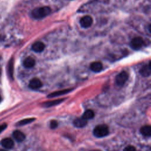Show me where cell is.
<instances>
[{
	"mask_svg": "<svg viewBox=\"0 0 151 151\" xmlns=\"http://www.w3.org/2000/svg\"><path fill=\"white\" fill-rule=\"evenodd\" d=\"M51 8L47 6L36 8L31 12V15L35 19H41L48 16L51 13Z\"/></svg>",
	"mask_w": 151,
	"mask_h": 151,
	"instance_id": "6da1fadb",
	"label": "cell"
},
{
	"mask_svg": "<svg viewBox=\"0 0 151 151\" xmlns=\"http://www.w3.org/2000/svg\"><path fill=\"white\" fill-rule=\"evenodd\" d=\"M109 133V128L105 124L97 126L93 130V134L97 137H103L107 136Z\"/></svg>",
	"mask_w": 151,
	"mask_h": 151,
	"instance_id": "7a4b0ae2",
	"label": "cell"
},
{
	"mask_svg": "<svg viewBox=\"0 0 151 151\" xmlns=\"http://www.w3.org/2000/svg\"><path fill=\"white\" fill-rule=\"evenodd\" d=\"M145 44V42L142 37H137L133 38L131 40L130 45L133 49L135 50H138L140 49L142 47H143Z\"/></svg>",
	"mask_w": 151,
	"mask_h": 151,
	"instance_id": "3957f363",
	"label": "cell"
},
{
	"mask_svg": "<svg viewBox=\"0 0 151 151\" xmlns=\"http://www.w3.org/2000/svg\"><path fill=\"white\" fill-rule=\"evenodd\" d=\"M128 79V74L127 73L123 71L120 73L116 77V82L117 85L122 86H123L125 82Z\"/></svg>",
	"mask_w": 151,
	"mask_h": 151,
	"instance_id": "277c9868",
	"label": "cell"
},
{
	"mask_svg": "<svg viewBox=\"0 0 151 151\" xmlns=\"http://www.w3.org/2000/svg\"><path fill=\"white\" fill-rule=\"evenodd\" d=\"M93 22V20L91 17L89 15H86L80 19V24L82 27L87 28L91 26Z\"/></svg>",
	"mask_w": 151,
	"mask_h": 151,
	"instance_id": "5b68a950",
	"label": "cell"
},
{
	"mask_svg": "<svg viewBox=\"0 0 151 151\" xmlns=\"http://www.w3.org/2000/svg\"><path fill=\"white\" fill-rule=\"evenodd\" d=\"M1 145L5 149H12L14 146V141L11 138H4L1 141Z\"/></svg>",
	"mask_w": 151,
	"mask_h": 151,
	"instance_id": "8992f818",
	"label": "cell"
},
{
	"mask_svg": "<svg viewBox=\"0 0 151 151\" xmlns=\"http://www.w3.org/2000/svg\"><path fill=\"white\" fill-rule=\"evenodd\" d=\"M42 82L37 78H32L29 83V87L32 89H38L42 86Z\"/></svg>",
	"mask_w": 151,
	"mask_h": 151,
	"instance_id": "52a82bcc",
	"label": "cell"
},
{
	"mask_svg": "<svg viewBox=\"0 0 151 151\" xmlns=\"http://www.w3.org/2000/svg\"><path fill=\"white\" fill-rule=\"evenodd\" d=\"M45 48V44L41 41L35 42L32 45V50L36 52H42Z\"/></svg>",
	"mask_w": 151,
	"mask_h": 151,
	"instance_id": "ba28073f",
	"label": "cell"
},
{
	"mask_svg": "<svg viewBox=\"0 0 151 151\" xmlns=\"http://www.w3.org/2000/svg\"><path fill=\"white\" fill-rule=\"evenodd\" d=\"M140 73L143 77H148L150 75V62L143 65L140 70Z\"/></svg>",
	"mask_w": 151,
	"mask_h": 151,
	"instance_id": "9c48e42d",
	"label": "cell"
},
{
	"mask_svg": "<svg viewBox=\"0 0 151 151\" xmlns=\"http://www.w3.org/2000/svg\"><path fill=\"white\" fill-rule=\"evenodd\" d=\"M35 64V60L31 57H28L25 59L23 63V65L25 68H30L33 67Z\"/></svg>",
	"mask_w": 151,
	"mask_h": 151,
	"instance_id": "30bf717a",
	"label": "cell"
},
{
	"mask_svg": "<svg viewBox=\"0 0 151 151\" xmlns=\"http://www.w3.org/2000/svg\"><path fill=\"white\" fill-rule=\"evenodd\" d=\"M90 68L93 71L98 73V72H100L103 69V65L99 61H95L91 64Z\"/></svg>",
	"mask_w": 151,
	"mask_h": 151,
	"instance_id": "8fae6325",
	"label": "cell"
},
{
	"mask_svg": "<svg viewBox=\"0 0 151 151\" xmlns=\"http://www.w3.org/2000/svg\"><path fill=\"white\" fill-rule=\"evenodd\" d=\"M12 135H13V137H14V139L19 142H22L25 138V134L22 132H21L19 130L14 131L13 132Z\"/></svg>",
	"mask_w": 151,
	"mask_h": 151,
	"instance_id": "7c38bea8",
	"label": "cell"
},
{
	"mask_svg": "<svg viewBox=\"0 0 151 151\" xmlns=\"http://www.w3.org/2000/svg\"><path fill=\"white\" fill-rule=\"evenodd\" d=\"M87 123V120L86 119H83V117L77 118L73 122V124H74V126L78 127V128L83 127L85 126L86 125Z\"/></svg>",
	"mask_w": 151,
	"mask_h": 151,
	"instance_id": "4fadbf2b",
	"label": "cell"
},
{
	"mask_svg": "<svg viewBox=\"0 0 151 151\" xmlns=\"http://www.w3.org/2000/svg\"><path fill=\"white\" fill-rule=\"evenodd\" d=\"M64 100H65V99H57V100H52V101H45L42 104V106H43V107H47L54 106L55 105L61 103Z\"/></svg>",
	"mask_w": 151,
	"mask_h": 151,
	"instance_id": "5bb4252c",
	"label": "cell"
},
{
	"mask_svg": "<svg viewBox=\"0 0 151 151\" xmlns=\"http://www.w3.org/2000/svg\"><path fill=\"white\" fill-rule=\"evenodd\" d=\"M71 91V89H65V90H62L57 91H54L50 94L48 95V97H54L57 96H60L61 95H64L66 93H68Z\"/></svg>",
	"mask_w": 151,
	"mask_h": 151,
	"instance_id": "9a60e30c",
	"label": "cell"
},
{
	"mask_svg": "<svg viewBox=\"0 0 151 151\" xmlns=\"http://www.w3.org/2000/svg\"><path fill=\"white\" fill-rule=\"evenodd\" d=\"M140 132L145 136H150L151 135V127L149 125H146L140 128Z\"/></svg>",
	"mask_w": 151,
	"mask_h": 151,
	"instance_id": "2e32d148",
	"label": "cell"
},
{
	"mask_svg": "<svg viewBox=\"0 0 151 151\" xmlns=\"http://www.w3.org/2000/svg\"><path fill=\"white\" fill-rule=\"evenodd\" d=\"M94 113L93 110H87L83 113V114L82 116V117L83 119H86V120H90V119H93L94 117Z\"/></svg>",
	"mask_w": 151,
	"mask_h": 151,
	"instance_id": "e0dca14e",
	"label": "cell"
},
{
	"mask_svg": "<svg viewBox=\"0 0 151 151\" xmlns=\"http://www.w3.org/2000/svg\"><path fill=\"white\" fill-rule=\"evenodd\" d=\"M8 75L9 76V77L11 78H13V73H14V61H13V59L12 58L9 63H8Z\"/></svg>",
	"mask_w": 151,
	"mask_h": 151,
	"instance_id": "ac0fdd59",
	"label": "cell"
},
{
	"mask_svg": "<svg viewBox=\"0 0 151 151\" xmlns=\"http://www.w3.org/2000/svg\"><path fill=\"white\" fill-rule=\"evenodd\" d=\"M35 120V119L34 118H29V119H25L24 120H22L21 121H19L18 123H17V125L18 126H22V125H25L26 124L32 122H33Z\"/></svg>",
	"mask_w": 151,
	"mask_h": 151,
	"instance_id": "d6986e66",
	"label": "cell"
},
{
	"mask_svg": "<svg viewBox=\"0 0 151 151\" xmlns=\"http://www.w3.org/2000/svg\"><path fill=\"white\" fill-rule=\"evenodd\" d=\"M57 126H58V123H57V121L54 120L51 121V122H50V127L51 129H55L57 127Z\"/></svg>",
	"mask_w": 151,
	"mask_h": 151,
	"instance_id": "ffe728a7",
	"label": "cell"
},
{
	"mask_svg": "<svg viewBox=\"0 0 151 151\" xmlns=\"http://www.w3.org/2000/svg\"><path fill=\"white\" fill-rule=\"evenodd\" d=\"M123 151H136V150L134 146H128L124 148Z\"/></svg>",
	"mask_w": 151,
	"mask_h": 151,
	"instance_id": "44dd1931",
	"label": "cell"
},
{
	"mask_svg": "<svg viewBox=\"0 0 151 151\" xmlns=\"http://www.w3.org/2000/svg\"><path fill=\"white\" fill-rule=\"evenodd\" d=\"M6 127H7V125L5 123L1 124L0 125V133H1L2 131H4L6 128Z\"/></svg>",
	"mask_w": 151,
	"mask_h": 151,
	"instance_id": "7402d4cb",
	"label": "cell"
},
{
	"mask_svg": "<svg viewBox=\"0 0 151 151\" xmlns=\"http://www.w3.org/2000/svg\"><path fill=\"white\" fill-rule=\"evenodd\" d=\"M90 151H100L99 150H90Z\"/></svg>",
	"mask_w": 151,
	"mask_h": 151,
	"instance_id": "603a6c76",
	"label": "cell"
},
{
	"mask_svg": "<svg viewBox=\"0 0 151 151\" xmlns=\"http://www.w3.org/2000/svg\"><path fill=\"white\" fill-rule=\"evenodd\" d=\"M0 151H6V150H5L4 149H0Z\"/></svg>",
	"mask_w": 151,
	"mask_h": 151,
	"instance_id": "cb8c5ba5",
	"label": "cell"
},
{
	"mask_svg": "<svg viewBox=\"0 0 151 151\" xmlns=\"http://www.w3.org/2000/svg\"><path fill=\"white\" fill-rule=\"evenodd\" d=\"M1 95H0V102H1Z\"/></svg>",
	"mask_w": 151,
	"mask_h": 151,
	"instance_id": "d4e9b609",
	"label": "cell"
}]
</instances>
